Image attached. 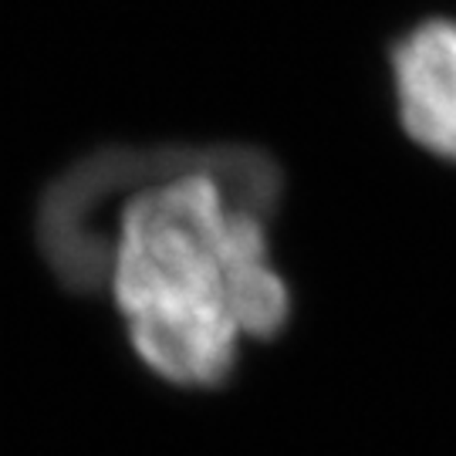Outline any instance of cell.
Wrapping results in <instances>:
<instances>
[{
    "mask_svg": "<svg viewBox=\"0 0 456 456\" xmlns=\"http://www.w3.org/2000/svg\"><path fill=\"white\" fill-rule=\"evenodd\" d=\"M389 68L403 132L429 156L456 163V20L416 24L395 41Z\"/></svg>",
    "mask_w": 456,
    "mask_h": 456,
    "instance_id": "2",
    "label": "cell"
},
{
    "mask_svg": "<svg viewBox=\"0 0 456 456\" xmlns=\"http://www.w3.org/2000/svg\"><path fill=\"white\" fill-rule=\"evenodd\" d=\"M68 180L118 196L105 284L135 359L183 389L224 386L247 342L291 322L271 254L277 169L250 149L105 152Z\"/></svg>",
    "mask_w": 456,
    "mask_h": 456,
    "instance_id": "1",
    "label": "cell"
}]
</instances>
